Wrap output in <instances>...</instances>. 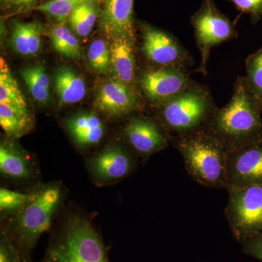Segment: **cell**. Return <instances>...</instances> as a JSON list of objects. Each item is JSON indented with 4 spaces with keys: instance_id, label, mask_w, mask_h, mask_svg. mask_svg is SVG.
Returning <instances> with one entry per match:
<instances>
[{
    "instance_id": "obj_1",
    "label": "cell",
    "mask_w": 262,
    "mask_h": 262,
    "mask_svg": "<svg viewBox=\"0 0 262 262\" xmlns=\"http://www.w3.org/2000/svg\"><path fill=\"white\" fill-rule=\"evenodd\" d=\"M261 112L246 77H238L228 103L215 108L203 130L229 152L262 141Z\"/></svg>"
},
{
    "instance_id": "obj_2",
    "label": "cell",
    "mask_w": 262,
    "mask_h": 262,
    "mask_svg": "<svg viewBox=\"0 0 262 262\" xmlns=\"http://www.w3.org/2000/svg\"><path fill=\"white\" fill-rule=\"evenodd\" d=\"M34 195L22 209L15 213L3 232L23 261L31 262V253L38 239L49 229L52 218L62 198L61 186L49 184L34 190Z\"/></svg>"
},
{
    "instance_id": "obj_3",
    "label": "cell",
    "mask_w": 262,
    "mask_h": 262,
    "mask_svg": "<svg viewBox=\"0 0 262 262\" xmlns=\"http://www.w3.org/2000/svg\"><path fill=\"white\" fill-rule=\"evenodd\" d=\"M172 141L194 182L206 187H227V151L215 138L202 130Z\"/></svg>"
},
{
    "instance_id": "obj_4",
    "label": "cell",
    "mask_w": 262,
    "mask_h": 262,
    "mask_svg": "<svg viewBox=\"0 0 262 262\" xmlns=\"http://www.w3.org/2000/svg\"><path fill=\"white\" fill-rule=\"evenodd\" d=\"M217 106L208 86L192 82L158 107V122L171 141L203 130Z\"/></svg>"
},
{
    "instance_id": "obj_5",
    "label": "cell",
    "mask_w": 262,
    "mask_h": 262,
    "mask_svg": "<svg viewBox=\"0 0 262 262\" xmlns=\"http://www.w3.org/2000/svg\"><path fill=\"white\" fill-rule=\"evenodd\" d=\"M42 262H110L107 248L87 218L70 215L53 234Z\"/></svg>"
},
{
    "instance_id": "obj_6",
    "label": "cell",
    "mask_w": 262,
    "mask_h": 262,
    "mask_svg": "<svg viewBox=\"0 0 262 262\" xmlns=\"http://www.w3.org/2000/svg\"><path fill=\"white\" fill-rule=\"evenodd\" d=\"M190 21L201 53V62L194 72L206 76L212 48L237 37L238 32L228 17L218 9L214 0H203Z\"/></svg>"
},
{
    "instance_id": "obj_7",
    "label": "cell",
    "mask_w": 262,
    "mask_h": 262,
    "mask_svg": "<svg viewBox=\"0 0 262 262\" xmlns=\"http://www.w3.org/2000/svg\"><path fill=\"white\" fill-rule=\"evenodd\" d=\"M225 215L232 236L242 244L262 232V184L231 189Z\"/></svg>"
},
{
    "instance_id": "obj_8",
    "label": "cell",
    "mask_w": 262,
    "mask_h": 262,
    "mask_svg": "<svg viewBox=\"0 0 262 262\" xmlns=\"http://www.w3.org/2000/svg\"><path fill=\"white\" fill-rule=\"evenodd\" d=\"M141 29V51L152 67L188 70L193 65L192 56L173 34L147 24Z\"/></svg>"
},
{
    "instance_id": "obj_9",
    "label": "cell",
    "mask_w": 262,
    "mask_h": 262,
    "mask_svg": "<svg viewBox=\"0 0 262 262\" xmlns=\"http://www.w3.org/2000/svg\"><path fill=\"white\" fill-rule=\"evenodd\" d=\"M192 81L188 70L170 67H151L143 71L137 80L144 97L157 108L178 96Z\"/></svg>"
},
{
    "instance_id": "obj_10",
    "label": "cell",
    "mask_w": 262,
    "mask_h": 262,
    "mask_svg": "<svg viewBox=\"0 0 262 262\" xmlns=\"http://www.w3.org/2000/svg\"><path fill=\"white\" fill-rule=\"evenodd\" d=\"M262 184V141L227 152V191Z\"/></svg>"
},
{
    "instance_id": "obj_11",
    "label": "cell",
    "mask_w": 262,
    "mask_h": 262,
    "mask_svg": "<svg viewBox=\"0 0 262 262\" xmlns=\"http://www.w3.org/2000/svg\"><path fill=\"white\" fill-rule=\"evenodd\" d=\"M124 135L143 159L165 149L171 139L159 122L144 116H133L124 127Z\"/></svg>"
},
{
    "instance_id": "obj_12",
    "label": "cell",
    "mask_w": 262,
    "mask_h": 262,
    "mask_svg": "<svg viewBox=\"0 0 262 262\" xmlns=\"http://www.w3.org/2000/svg\"><path fill=\"white\" fill-rule=\"evenodd\" d=\"M136 161L132 153L120 146L106 148L89 163L91 176L99 184L117 182L130 175L136 168Z\"/></svg>"
},
{
    "instance_id": "obj_13",
    "label": "cell",
    "mask_w": 262,
    "mask_h": 262,
    "mask_svg": "<svg viewBox=\"0 0 262 262\" xmlns=\"http://www.w3.org/2000/svg\"><path fill=\"white\" fill-rule=\"evenodd\" d=\"M95 105L108 116L121 117L141 108L136 89L116 78L103 82L97 91Z\"/></svg>"
},
{
    "instance_id": "obj_14",
    "label": "cell",
    "mask_w": 262,
    "mask_h": 262,
    "mask_svg": "<svg viewBox=\"0 0 262 262\" xmlns=\"http://www.w3.org/2000/svg\"><path fill=\"white\" fill-rule=\"evenodd\" d=\"M134 0H105L100 19V28L110 39L126 35L135 39Z\"/></svg>"
},
{
    "instance_id": "obj_15",
    "label": "cell",
    "mask_w": 262,
    "mask_h": 262,
    "mask_svg": "<svg viewBox=\"0 0 262 262\" xmlns=\"http://www.w3.org/2000/svg\"><path fill=\"white\" fill-rule=\"evenodd\" d=\"M110 40L111 70L115 78L136 89L135 39L118 35Z\"/></svg>"
},
{
    "instance_id": "obj_16",
    "label": "cell",
    "mask_w": 262,
    "mask_h": 262,
    "mask_svg": "<svg viewBox=\"0 0 262 262\" xmlns=\"http://www.w3.org/2000/svg\"><path fill=\"white\" fill-rule=\"evenodd\" d=\"M67 130L77 146L89 148L98 144L105 134V125L97 115L82 113L66 122Z\"/></svg>"
},
{
    "instance_id": "obj_17",
    "label": "cell",
    "mask_w": 262,
    "mask_h": 262,
    "mask_svg": "<svg viewBox=\"0 0 262 262\" xmlns=\"http://www.w3.org/2000/svg\"><path fill=\"white\" fill-rule=\"evenodd\" d=\"M0 171L7 178L27 179L34 174V165L27 153L5 142L0 146Z\"/></svg>"
},
{
    "instance_id": "obj_18",
    "label": "cell",
    "mask_w": 262,
    "mask_h": 262,
    "mask_svg": "<svg viewBox=\"0 0 262 262\" xmlns=\"http://www.w3.org/2000/svg\"><path fill=\"white\" fill-rule=\"evenodd\" d=\"M43 26L39 22L15 21L10 37V46L24 56L37 54L42 44Z\"/></svg>"
},
{
    "instance_id": "obj_19",
    "label": "cell",
    "mask_w": 262,
    "mask_h": 262,
    "mask_svg": "<svg viewBox=\"0 0 262 262\" xmlns=\"http://www.w3.org/2000/svg\"><path fill=\"white\" fill-rule=\"evenodd\" d=\"M54 86L61 105L79 102L85 96V82L70 67H61L56 71Z\"/></svg>"
},
{
    "instance_id": "obj_20",
    "label": "cell",
    "mask_w": 262,
    "mask_h": 262,
    "mask_svg": "<svg viewBox=\"0 0 262 262\" xmlns=\"http://www.w3.org/2000/svg\"><path fill=\"white\" fill-rule=\"evenodd\" d=\"M29 110L0 103V125L8 137L15 139L28 134L33 127Z\"/></svg>"
},
{
    "instance_id": "obj_21",
    "label": "cell",
    "mask_w": 262,
    "mask_h": 262,
    "mask_svg": "<svg viewBox=\"0 0 262 262\" xmlns=\"http://www.w3.org/2000/svg\"><path fill=\"white\" fill-rule=\"evenodd\" d=\"M53 48L61 56L78 59L82 56V48L78 39L64 23L53 24L49 30Z\"/></svg>"
},
{
    "instance_id": "obj_22",
    "label": "cell",
    "mask_w": 262,
    "mask_h": 262,
    "mask_svg": "<svg viewBox=\"0 0 262 262\" xmlns=\"http://www.w3.org/2000/svg\"><path fill=\"white\" fill-rule=\"evenodd\" d=\"M20 72L34 99L38 103L46 104L50 98V80L44 66L27 67Z\"/></svg>"
},
{
    "instance_id": "obj_23",
    "label": "cell",
    "mask_w": 262,
    "mask_h": 262,
    "mask_svg": "<svg viewBox=\"0 0 262 262\" xmlns=\"http://www.w3.org/2000/svg\"><path fill=\"white\" fill-rule=\"evenodd\" d=\"M99 15V7L96 0H89L81 3L69 17V23L75 34L86 37L92 32Z\"/></svg>"
},
{
    "instance_id": "obj_24",
    "label": "cell",
    "mask_w": 262,
    "mask_h": 262,
    "mask_svg": "<svg viewBox=\"0 0 262 262\" xmlns=\"http://www.w3.org/2000/svg\"><path fill=\"white\" fill-rule=\"evenodd\" d=\"M0 103L29 110L28 104L9 67L3 58L0 59Z\"/></svg>"
},
{
    "instance_id": "obj_25",
    "label": "cell",
    "mask_w": 262,
    "mask_h": 262,
    "mask_svg": "<svg viewBox=\"0 0 262 262\" xmlns=\"http://www.w3.org/2000/svg\"><path fill=\"white\" fill-rule=\"evenodd\" d=\"M90 68L99 74L111 70L110 45L102 39H98L90 45L88 51Z\"/></svg>"
},
{
    "instance_id": "obj_26",
    "label": "cell",
    "mask_w": 262,
    "mask_h": 262,
    "mask_svg": "<svg viewBox=\"0 0 262 262\" xmlns=\"http://www.w3.org/2000/svg\"><path fill=\"white\" fill-rule=\"evenodd\" d=\"M246 67L248 85L262 105V48L247 57Z\"/></svg>"
},
{
    "instance_id": "obj_27",
    "label": "cell",
    "mask_w": 262,
    "mask_h": 262,
    "mask_svg": "<svg viewBox=\"0 0 262 262\" xmlns=\"http://www.w3.org/2000/svg\"><path fill=\"white\" fill-rule=\"evenodd\" d=\"M85 1L87 0H49L37 5L34 9L53 17L58 23H64L74 10Z\"/></svg>"
},
{
    "instance_id": "obj_28",
    "label": "cell",
    "mask_w": 262,
    "mask_h": 262,
    "mask_svg": "<svg viewBox=\"0 0 262 262\" xmlns=\"http://www.w3.org/2000/svg\"><path fill=\"white\" fill-rule=\"evenodd\" d=\"M33 195V192H18L2 187L0 189V210L3 213H17L29 203Z\"/></svg>"
},
{
    "instance_id": "obj_29",
    "label": "cell",
    "mask_w": 262,
    "mask_h": 262,
    "mask_svg": "<svg viewBox=\"0 0 262 262\" xmlns=\"http://www.w3.org/2000/svg\"><path fill=\"white\" fill-rule=\"evenodd\" d=\"M242 13L250 15L252 24H257L262 18V0H229Z\"/></svg>"
},
{
    "instance_id": "obj_30",
    "label": "cell",
    "mask_w": 262,
    "mask_h": 262,
    "mask_svg": "<svg viewBox=\"0 0 262 262\" xmlns=\"http://www.w3.org/2000/svg\"><path fill=\"white\" fill-rule=\"evenodd\" d=\"M18 251L15 249L5 234H2L0 239V262H21Z\"/></svg>"
},
{
    "instance_id": "obj_31",
    "label": "cell",
    "mask_w": 262,
    "mask_h": 262,
    "mask_svg": "<svg viewBox=\"0 0 262 262\" xmlns=\"http://www.w3.org/2000/svg\"><path fill=\"white\" fill-rule=\"evenodd\" d=\"M243 251L262 261V232L243 242Z\"/></svg>"
},
{
    "instance_id": "obj_32",
    "label": "cell",
    "mask_w": 262,
    "mask_h": 262,
    "mask_svg": "<svg viewBox=\"0 0 262 262\" xmlns=\"http://www.w3.org/2000/svg\"><path fill=\"white\" fill-rule=\"evenodd\" d=\"M36 1L37 0H2L5 6L13 8H26Z\"/></svg>"
},
{
    "instance_id": "obj_33",
    "label": "cell",
    "mask_w": 262,
    "mask_h": 262,
    "mask_svg": "<svg viewBox=\"0 0 262 262\" xmlns=\"http://www.w3.org/2000/svg\"><path fill=\"white\" fill-rule=\"evenodd\" d=\"M21 262H27V261H23V260H22Z\"/></svg>"
},
{
    "instance_id": "obj_34",
    "label": "cell",
    "mask_w": 262,
    "mask_h": 262,
    "mask_svg": "<svg viewBox=\"0 0 262 262\" xmlns=\"http://www.w3.org/2000/svg\"><path fill=\"white\" fill-rule=\"evenodd\" d=\"M87 1H88V0H87ZM96 1H98V0H96Z\"/></svg>"
}]
</instances>
